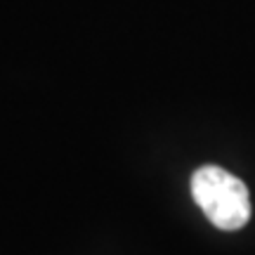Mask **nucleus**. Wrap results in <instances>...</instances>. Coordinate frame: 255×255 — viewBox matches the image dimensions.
<instances>
[{
	"label": "nucleus",
	"instance_id": "nucleus-1",
	"mask_svg": "<svg viewBox=\"0 0 255 255\" xmlns=\"http://www.w3.org/2000/svg\"><path fill=\"white\" fill-rule=\"evenodd\" d=\"M191 196L218 229L237 232L251 220L248 187L220 165H201L191 175Z\"/></svg>",
	"mask_w": 255,
	"mask_h": 255
}]
</instances>
